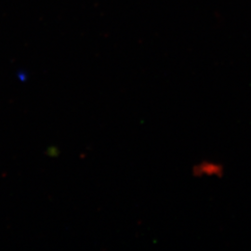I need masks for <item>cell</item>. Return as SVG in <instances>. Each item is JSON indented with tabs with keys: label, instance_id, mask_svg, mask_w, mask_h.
<instances>
[{
	"label": "cell",
	"instance_id": "obj_1",
	"mask_svg": "<svg viewBox=\"0 0 251 251\" xmlns=\"http://www.w3.org/2000/svg\"><path fill=\"white\" fill-rule=\"evenodd\" d=\"M225 167L222 163L205 159L193 167V175L199 179H221L225 175Z\"/></svg>",
	"mask_w": 251,
	"mask_h": 251
}]
</instances>
